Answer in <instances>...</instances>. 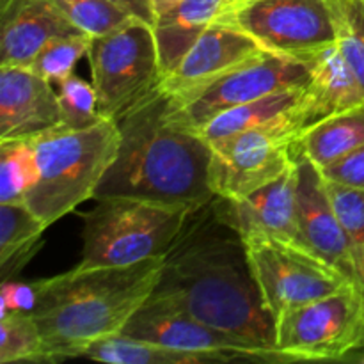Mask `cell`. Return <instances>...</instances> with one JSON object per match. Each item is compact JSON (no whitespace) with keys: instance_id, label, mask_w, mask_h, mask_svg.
<instances>
[{"instance_id":"6da1fadb","label":"cell","mask_w":364,"mask_h":364,"mask_svg":"<svg viewBox=\"0 0 364 364\" xmlns=\"http://www.w3.org/2000/svg\"><path fill=\"white\" fill-rule=\"evenodd\" d=\"M148 301L188 313L272 363H291L276 348V322L265 308L245 242L220 219L213 199L188 215Z\"/></svg>"},{"instance_id":"7a4b0ae2","label":"cell","mask_w":364,"mask_h":364,"mask_svg":"<svg viewBox=\"0 0 364 364\" xmlns=\"http://www.w3.org/2000/svg\"><path fill=\"white\" fill-rule=\"evenodd\" d=\"M169 102L156 85L116 121L119 151L95 199L134 198L194 212L215 198L210 185L212 146L173 119Z\"/></svg>"},{"instance_id":"3957f363","label":"cell","mask_w":364,"mask_h":364,"mask_svg":"<svg viewBox=\"0 0 364 364\" xmlns=\"http://www.w3.org/2000/svg\"><path fill=\"white\" fill-rule=\"evenodd\" d=\"M164 258L119 267L77 265L32 283V316L45 343V363L84 358L95 341L123 333L159 284Z\"/></svg>"},{"instance_id":"277c9868","label":"cell","mask_w":364,"mask_h":364,"mask_svg":"<svg viewBox=\"0 0 364 364\" xmlns=\"http://www.w3.org/2000/svg\"><path fill=\"white\" fill-rule=\"evenodd\" d=\"M38 159V183L25 205L46 226L95 199L100 183L119 151V127L103 117L87 128L57 127L31 139Z\"/></svg>"},{"instance_id":"5b68a950","label":"cell","mask_w":364,"mask_h":364,"mask_svg":"<svg viewBox=\"0 0 364 364\" xmlns=\"http://www.w3.org/2000/svg\"><path fill=\"white\" fill-rule=\"evenodd\" d=\"M192 212L134 198H100L84 215V267L132 265L169 252Z\"/></svg>"},{"instance_id":"8992f818","label":"cell","mask_w":364,"mask_h":364,"mask_svg":"<svg viewBox=\"0 0 364 364\" xmlns=\"http://www.w3.org/2000/svg\"><path fill=\"white\" fill-rule=\"evenodd\" d=\"M87 59L98 110L107 119H119L162 78L153 25L139 18L92 36Z\"/></svg>"},{"instance_id":"52a82bcc","label":"cell","mask_w":364,"mask_h":364,"mask_svg":"<svg viewBox=\"0 0 364 364\" xmlns=\"http://www.w3.org/2000/svg\"><path fill=\"white\" fill-rule=\"evenodd\" d=\"M308 124V117L299 114L210 142L213 194L242 199L283 176L295 164L297 142Z\"/></svg>"},{"instance_id":"ba28073f","label":"cell","mask_w":364,"mask_h":364,"mask_svg":"<svg viewBox=\"0 0 364 364\" xmlns=\"http://www.w3.org/2000/svg\"><path fill=\"white\" fill-rule=\"evenodd\" d=\"M276 348L291 363L340 361L364 348V297L355 283L291 309L276 322Z\"/></svg>"},{"instance_id":"9c48e42d","label":"cell","mask_w":364,"mask_h":364,"mask_svg":"<svg viewBox=\"0 0 364 364\" xmlns=\"http://www.w3.org/2000/svg\"><path fill=\"white\" fill-rule=\"evenodd\" d=\"M244 242L252 274L274 322L299 306L318 301L354 283L301 244L270 237Z\"/></svg>"},{"instance_id":"30bf717a","label":"cell","mask_w":364,"mask_h":364,"mask_svg":"<svg viewBox=\"0 0 364 364\" xmlns=\"http://www.w3.org/2000/svg\"><path fill=\"white\" fill-rule=\"evenodd\" d=\"M308 77V66L302 59L267 52L199 91L183 96L169 95L171 116L180 127L199 134L219 114L274 92L302 87Z\"/></svg>"},{"instance_id":"8fae6325","label":"cell","mask_w":364,"mask_h":364,"mask_svg":"<svg viewBox=\"0 0 364 364\" xmlns=\"http://www.w3.org/2000/svg\"><path fill=\"white\" fill-rule=\"evenodd\" d=\"M215 21L245 32L267 52L297 59L336 43L331 0H255Z\"/></svg>"},{"instance_id":"7c38bea8","label":"cell","mask_w":364,"mask_h":364,"mask_svg":"<svg viewBox=\"0 0 364 364\" xmlns=\"http://www.w3.org/2000/svg\"><path fill=\"white\" fill-rule=\"evenodd\" d=\"M121 334L176 350L223 354L242 363H272L265 354L242 343L231 334L180 309L149 301L132 316Z\"/></svg>"},{"instance_id":"4fadbf2b","label":"cell","mask_w":364,"mask_h":364,"mask_svg":"<svg viewBox=\"0 0 364 364\" xmlns=\"http://www.w3.org/2000/svg\"><path fill=\"white\" fill-rule=\"evenodd\" d=\"M295 208L301 245L336 267L358 284L352 244L331 205L322 171L299 149Z\"/></svg>"},{"instance_id":"5bb4252c","label":"cell","mask_w":364,"mask_h":364,"mask_svg":"<svg viewBox=\"0 0 364 364\" xmlns=\"http://www.w3.org/2000/svg\"><path fill=\"white\" fill-rule=\"evenodd\" d=\"M265 53L267 50L251 36L215 21L199 36L180 63L160 78L159 85L171 96L188 95Z\"/></svg>"},{"instance_id":"9a60e30c","label":"cell","mask_w":364,"mask_h":364,"mask_svg":"<svg viewBox=\"0 0 364 364\" xmlns=\"http://www.w3.org/2000/svg\"><path fill=\"white\" fill-rule=\"evenodd\" d=\"M297 159L295 164L272 183L258 188L242 199L213 198L217 213L244 240L247 238H279L301 244L297 230Z\"/></svg>"},{"instance_id":"2e32d148","label":"cell","mask_w":364,"mask_h":364,"mask_svg":"<svg viewBox=\"0 0 364 364\" xmlns=\"http://www.w3.org/2000/svg\"><path fill=\"white\" fill-rule=\"evenodd\" d=\"M60 124L52 82L25 66H0V141L34 139Z\"/></svg>"},{"instance_id":"e0dca14e","label":"cell","mask_w":364,"mask_h":364,"mask_svg":"<svg viewBox=\"0 0 364 364\" xmlns=\"http://www.w3.org/2000/svg\"><path fill=\"white\" fill-rule=\"evenodd\" d=\"M84 32L52 0H0V66H31L48 41Z\"/></svg>"},{"instance_id":"ac0fdd59","label":"cell","mask_w":364,"mask_h":364,"mask_svg":"<svg viewBox=\"0 0 364 364\" xmlns=\"http://www.w3.org/2000/svg\"><path fill=\"white\" fill-rule=\"evenodd\" d=\"M302 60L309 73L304 105L311 123L364 103L361 84L336 43L302 57Z\"/></svg>"},{"instance_id":"d6986e66","label":"cell","mask_w":364,"mask_h":364,"mask_svg":"<svg viewBox=\"0 0 364 364\" xmlns=\"http://www.w3.org/2000/svg\"><path fill=\"white\" fill-rule=\"evenodd\" d=\"M235 0H181L153 21L160 57V73L166 77L199 36L233 6Z\"/></svg>"},{"instance_id":"ffe728a7","label":"cell","mask_w":364,"mask_h":364,"mask_svg":"<svg viewBox=\"0 0 364 364\" xmlns=\"http://www.w3.org/2000/svg\"><path fill=\"white\" fill-rule=\"evenodd\" d=\"M364 146V103L331 114L302 130L297 149L318 169Z\"/></svg>"},{"instance_id":"44dd1931","label":"cell","mask_w":364,"mask_h":364,"mask_svg":"<svg viewBox=\"0 0 364 364\" xmlns=\"http://www.w3.org/2000/svg\"><path fill=\"white\" fill-rule=\"evenodd\" d=\"M304 98V85L263 96V98L255 100V102L233 107V109L219 114L210 123H206L199 134L208 142H213L217 139L231 137V135L242 134V132L252 130V128L258 127H265V124L276 123V121L284 119V117L299 116V114L308 117V121L311 123L308 112H306Z\"/></svg>"},{"instance_id":"7402d4cb","label":"cell","mask_w":364,"mask_h":364,"mask_svg":"<svg viewBox=\"0 0 364 364\" xmlns=\"http://www.w3.org/2000/svg\"><path fill=\"white\" fill-rule=\"evenodd\" d=\"M45 220L39 219L25 203L2 205L0 203V279L13 281L23 267L34 258L41 247L46 230Z\"/></svg>"},{"instance_id":"603a6c76","label":"cell","mask_w":364,"mask_h":364,"mask_svg":"<svg viewBox=\"0 0 364 364\" xmlns=\"http://www.w3.org/2000/svg\"><path fill=\"white\" fill-rule=\"evenodd\" d=\"M84 358L109 364H213L235 363L223 354L176 350L159 343L135 340L127 334L103 338L85 350Z\"/></svg>"},{"instance_id":"cb8c5ba5","label":"cell","mask_w":364,"mask_h":364,"mask_svg":"<svg viewBox=\"0 0 364 364\" xmlns=\"http://www.w3.org/2000/svg\"><path fill=\"white\" fill-rule=\"evenodd\" d=\"M39 178L38 159L31 139L0 141V203H25Z\"/></svg>"},{"instance_id":"d4e9b609","label":"cell","mask_w":364,"mask_h":364,"mask_svg":"<svg viewBox=\"0 0 364 364\" xmlns=\"http://www.w3.org/2000/svg\"><path fill=\"white\" fill-rule=\"evenodd\" d=\"M0 363H45V343L32 313H0Z\"/></svg>"},{"instance_id":"484cf974","label":"cell","mask_w":364,"mask_h":364,"mask_svg":"<svg viewBox=\"0 0 364 364\" xmlns=\"http://www.w3.org/2000/svg\"><path fill=\"white\" fill-rule=\"evenodd\" d=\"M331 11L338 48L364 91V0H331Z\"/></svg>"},{"instance_id":"4316f807","label":"cell","mask_w":364,"mask_h":364,"mask_svg":"<svg viewBox=\"0 0 364 364\" xmlns=\"http://www.w3.org/2000/svg\"><path fill=\"white\" fill-rule=\"evenodd\" d=\"M92 36L87 32L55 38L46 43L31 63V70L45 80L59 85L73 75L75 66L82 57H87Z\"/></svg>"},{"instance_id":"83f0119b","label":"cell","mask_w":364,"mask_h":364,"mask_svg":"<svg viewBox=\"0 0 364 364\" xmlns=\"http://www.w3.org/2000/svg\"><path fill=\"white\" fill-rule=\"evenodd\" d=\"M323 185L334 213L352 244L355 281H358V269L364 258V188L350 187L326 176H323Z\"/></svg>"},{"instance_id":"f1b7e54d","label":"cell","mask_w":364,"mask_h":364,"mask_svg":"<svg viewBox=\"0 0 364 364\" xmlns=\"http://www.w3.org/2000/svg\"><path fill=\"white\" fill-rule=\"evenodd\" d=\"M60 107V127L78 130L87 128L103 119L98 110V98L92 82L82 80L80 77H68L57 85Z\"/></svg>"},{"instance_id":"f546056e","label":"cell","mask_w":364,"mask_h":364,"mask_svg":"<svg viewBox=\"0 0 364 364\" xmlns=\"http://www.w3.org/2000/svg\"><path fill=\"white\" fill-rule=\"evenodd\" d=\"M60 13L91 36H102L130 21V14L109 0H52Z\"/></svg>"},{"instance_id":"4dcf8cb0","label":"cell","mask_w":364,"mask_h":364,"mask_svg":"<svg viewBox=\"0 0 364 364\" xmlns=\"http://www.w3.org/2000/svg\"><path fill=\"white\" fill-rule=\"evenodd\" d=\"M320 171L329 180L340 181V183L350 185V187L364 188V146L354 149L343 159L336 160L329 167Z\"/></svg>"},{"instance_id":"1f68e13d","label":"cell","mask_w":364,"mask_h":364,"mask_svg":"<svg viewBox=\"0 0 364 364\" xmlns=\"http://www.w3.org/2000/svg\"><path fill=\"white\" fill-rule=\"evenodd\" d=\"M36 304L34 284H21L16 281L2 283L0 291V313L25 311L32 313Z\"/></svg>"},{"instance_id":"d6a6232c","label":"cell","mask_w":364,"mask_h":364,"mask_svg":"<svg viewBox=\"0 0 364 364\" xmlns=\"http://www.w3.org/2000/svg\"><path fill=\"white\" fill-rule=\"evenodd\" d=\"M114 6L119 7L121 11H124L130 16L139 18L142 21H148L153 25V9H151V0H109Z\"/></svg>"},{"instance_id":"836d02e7","label":"cell","mask_w":364,"mask_h":364,"mask_svg":"<svg viewBox=\"0 0 364 364\" xmlns=\"http://www.w3.org/2000/svg\"><path fill=\"white\" fill-rule=\"evenodd\" d=\"M181 0H151V9H153V16H159V14H162L164 11L171 9L173 6H176V4H180ZM155 21V20H153Z\"/></svg>"},{"instance_id":"e575fe53","label":"cell","mask_w":364,"mask_h":364,"mask_svg":"<svg viewBox=\"0 0 364 364\" xmlns=\"http://www.w3.org/2000/svg\"><path fill=\"white\" fill-rule=\"evenodd\" d=\"M358 287L361 288L363 297H364V258H363L361 265H359V269H358Z\"/></svg>"},{"instance_id":"d590c367","label":"cell","mask_w":364,"mask_h":364,"mask_svg":"<svg viewBox=\"0 0 364 364\" xmlns=\"http://www.w3.org/2000/svg\"><path fill=\"white\" fill-rule=\"evenodd\" d=\"M249 2H255V0H235L233 6H242V4H249ZM231 6V7H233Z\"/></svg>"}]
</instances>
